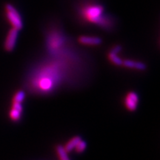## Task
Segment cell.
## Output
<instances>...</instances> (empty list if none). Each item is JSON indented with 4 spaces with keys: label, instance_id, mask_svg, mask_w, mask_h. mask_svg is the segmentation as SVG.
I'll return each instance as SVG.
<instances>
[{
    "label": "cell",
    "instance_id": "obj_13",
    "mask_svg": "<svg viewBox=\"0 0 160 160\" xmlns=\"http://www.w3.org/2000/svg\"><path fill=\"white\" fill-rule=\"evenodd\" d=\"M86 148H87V143L85 140H82V139L75 147L74 151L77 153H82L85 151Z\"/></svg>",
    "mask_w": 160,
    "mask_h": 160
},
{
    "label": "cell",
    "instance_id": "obj_14",
    "mask_svg": "<svg viewBox=\"0 0 160 160\" xmlns=\"http://www.w3.org/2000/svg\"><path fill=\"white\" fill-rule=\"evenodd\" d=\"M111 51L115 52V53H119L122 51V46H120L119 45L113 46V48L111 49Z\"/></svg>",
    "mask_w": 160,
    "mask_h": 160
},
{
    "label": "cell",
    "instance_id": "obj_10",
    "mask_svg": "<svg viewBox=\"0 0 160 160\" xmlns=\"http://www.w3.org/2000/svg\"><path fill=\"white\" fill-rule=\"evenodd\" d=\"M108 58L109 61L111 62L112 64H113V65L117 66H122L123 59H122L121 58L118 56V53L112 51L111 50L108 52Z\"/></svg>",
    "mask_w": 160,
    "mask_h": 160
},
{
    "label": "cell",
    "instance_id": "obj_7",
    "mask_svg": "<svg viewBox=\"0 0 160 160\" xmlns=\"http://www.w3.org/2000/svg\"><path fill=\"white\" fill-rule=\"evenodd\" d=\"M122 66L128 69L137 70V71H145L147 65L144 62L139 61H134L132 59H125L122 62Z\"/></svg>",
    "mask_w": 160,
    "mask_h": 160
},
{
    "label": "cell",
    "instance_id": "obj_3",
    "mask_svg": "<svg viewBox=\"0 0 160 160\" xmlns=\"http://www.w3.org/2000/svg\"><path fill=\"white\" fill-rule=\"evenodd\" d=\"M5 13L7 19L13 28L20 31L23 28V22L17 9L11 4L5 5Z\"/></svg>",
    "mask_w": 160,
    "mask_h": 160
},
{
    "label": "cell",
    "instance_id": "obj_9",
    "mask_svg": "<svg viewBox=\"0 0 160 160\" xmlns=\"http://www.w3.org/2000/svg\"><path fill=\"white\" fill-rule=\"evenodd\" d=\"M82 139V137L80 136H75V137H72L71 139H70L67 142V143L63 146L64 149L65 150V151L68 153H71L72 151H73L75 148V147L79 143V142Z\"/></svg>",
    "mask_w": 160,
    "mask_h": 160
},
{
    "label": "cell",
    "instance_id": "obj_2",
    "mask_svg": "<svg viewBox=\"0 0 160 160\" xmlns=\"http://www.w3.org/2000/svg\"><path fill=\"white\" fill-rule=\"evenodd\" d=\"M103 8L99 5H92L86 8L84 11L85 19L92 23L97 24L102 27H107V21L103 16Z\"/></svg>",
    "mask_w": 160,
    "mask_h": 160
},
{
    "label": "cell",
    "instance_id": "obj_11",
    "mask_svg": "<svg viewBox=\"0 0 160 160\" xmlns=\"http://www.w3.org/2000/svg\"><path fill=\"white\" fill-rule=\"evenodd\" d=\"M56 153L59 160H71L68 157V153L65 151L62 145H57L56 146Z\"/></svg>",
    "mask_w": 160,
    "mask_h": 160
},
{
    "label": "cell",
    "instance_id": "obj_8",
    "mask_svg": "<svg viewBox=\"0 0 160 160\" xmlns=\"http://www.w3.org/2000/svg\"><path fill=\"white\" fill-rule=\"evenodd\" d=\"M80 44L84 45L97 46L101 45L102 39L98 37H90V36H81L78 39Z\"/></svg>",
    "mask_w": 160,
    "mask_h": 160
},
{
    "label": "cell",
    "instance_id": "obj_4",
    "mask_svg": "<svg viewBox=\"0 0 160 160\" xmlns=\"http://www.w3.org/2000/svg\"><path fill=\"white\" fill-rule=\"evenodd\" d=\"M19 35V31L17 29L12 28L10 30L7 36H6L5 42H4V48L6 51L11 52L14 50Z\"/></svg>",
    "mask_w": 160,
    "mask_h": 160
},
{
    "label": "cell",
    "instance_id": "obj_12",
    "mask_svg": "<svg viewBox=\"0 0 160 160\" xmlns=\"http://www.w3.org/2000/svg\"><path fill=\"white\" fill-rule=\"evenodd\" d=\"M25 93L23 90H19L17 91L13 95V99H12V102H19L22 103V102L25 99Z\"/></svg>",
    "mask_w": 160,
    "mask_h": 160
},
{
    "label": "cell",
    "instance_id": "obj_1",
    "mask_svg": "<svg viewBox=\"0 0 160 160\" xmlns=\"http://www.w3.org/2000/svg\"><path fill=\"white\" fill-rule=\"evenodd\" d=\"M51 52L48 59L42 60L29 70L25 80L28 91L37 95H49L62 85H75L71 76L76 79L77 68H82L78 64H82V60L77 59L76 55L62 53L59 59L57 52Z\"/></svg>",
    "mask_w": 160,
    "mask_h": 160
},
{
    "label": "cell",
    "instance_id": "obj_6",
    "mask_svg": "<svg viewBox=\"0 0 160 160\" xmlns=\"http://www.w3.org/2000/svg\"><path fill=\"white\" fill-rule=\"evenodd\" d=\"M23 111V106L22 103L12 102L11 108L9 111V117L11 121L14 122H19L22 117Z\"/></svg>",
    "mask_w": 160,
    "mask_h": 160
},
{
    "label": "cell",
    "instance_id": "obj_5",
    "mask_svg": "<svg viewBox=\"0 0 160 160\" xmlns=\"http://www.w3.org/2000/svg\"><path fill=\"white\" fill-rule=\"evenodd\" d=\"M139 102V97L138 93L134 91H129L125 95V99H124V105L128 111L133 112L137 109Z\"/></svg>",
    "mask_w": 160,
    "mask_h": 160
}]
</instances>
